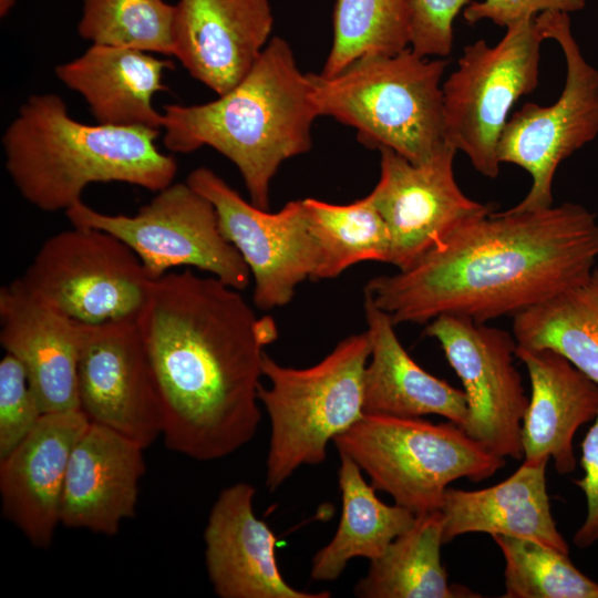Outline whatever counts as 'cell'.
I'll return each mask as SVG.
<instances>
[{
	"label": "cell",
	"instance_id": "1",
	"mask_svg": "<svg viewBox=\"0 0 598 598\" xmlns=\"http://www.w3.org/2000/svg\"><path fill=\"white\" fill-rule=\"evenodd\" d=\"M159 395L167 448L223 458L251 441L261 419L265 347L278 337L241 291L186 269L151 283L136 318Z\"/></svg>",
	"mask_w": 598,
	"mask_h": 598
},
{
	"label": "cell",
	"instance_id": "2",
	"mask_svg": "<svg viewBox=\"0 0 598 598\" xmlns=\"http://www.w3.org/2000/svg\"><path fill=\"white\" fill-rule=\"evenodd\" d=\"M597 259L598 220L579 204L492 212L411 267L369 280L364 297L395 326L442 315L486 323L581 283Z\"/></svg>",
	"mask_w": 598,
	"mask_h": 598
},
{
	"label": "cell",
	"instance_id": "3",
	"mask_svg": "<svg viewBox=\"0 0 598 598\" xmlns=\"http://www.w3.org/2000/svg\"><path fill=\"white\" fill-rule=\"evenodd\" d=\"M319 117L290 44L272 37L248 74L218 99L164 106V145L173 153L209 146L239 171L250 202L269 208L271 182L283 162L307 153Z\"/></svg>",
	"mask_w": 598,
	"mask_h": 598
},
{
	"label": "cell",
	"instance_id": "4",
	"mask_svg": "<svg viewBox=\"0 0 598 598\" xmlns=\"http://www.w3.org/2000/svg\"><path fill=\"white\" fill-rule=\"evenodd\" d=\"M158 128L90 125L70 116L56 94L31 95L6 130V169L21 196L43 212L68 210L93 183L121 182L158 192L177 172L162 153Z\"/></svg>",
	"mask_w": 598,
	"mask_h": 598
},
{
	"label": "cell",
	"instance_id": "5",
	"mask_svg": "<svg viewBox=\"0 0 598 598\" xmlns=\"http://www.w3.org/2000/svg\"><path fill=\"white\" fill-rule=\"evenodd\" d=\"M447 61L408 48L368 55L339 73H309L319 116L351 126L369 148H389L412 163L439 152L444 141L442 78Z\"/></svg>",
	"mask_w": 598,
	"mask_h": 598
},
{
	"label": "cell",
	"instance_id": "6",
	"mask_svg": "<svg viewBox=\"0 0 598 598\" xmlns=\"http://www.w3.org/2000/svg\"><path fill=\"white\" fill-rule=\"evenodd\" d=\"M371 344L367 331L341 340L320 362L285 367L266 352L258 399L270 420L266 486L270 492L302 465L326 461L330 441L363 414L364 373Z\"/></svg>",
	"mask_w": 598,
	"mask_h": 598
},
{
	"label": "cell",
	"instance_id": "7",
	"mask_svg": "<svg viewBox=\"0 0 598 598\" xmlns=\"http://www.w3.org/2000/svg\"><path fill=\"white\" fill-rule=\"evenodd\" d=\"M332 442L375 489L415 515L440 509L452 482H481L506 464L451 421L363 414Z\"/></svg>",
	"mask_w": 598,
	"mask_h": 598
},
{
	"label": "cell",
	"instance_id": "8",
	"mask_svg": "<svg viewBox=\"0 0 598 598\" xmlns=\"http://www.w3.org/2000/svg\"><path fill=\"white\" fill-rule=\"evenodd\" d=\"M543 41L536 17L518 21L495 45L464 47L442 84L444 141L485 177L499 174L497 145L509 112L538 85Z\"/></svg>",
	"mask_w": 598,
	"mask_h": 598
},
{
	"label": "cell",
	"instance_id": "9",
	"mask_svg": "<svg viewBox=\"0 0 598 598\" xmlns=\"http://www.w3.org/2000/svg\"><path fill=\"white\" fill-rule=\"evenodd\" d=\"M17 280L40 303L85 324L136 320L153 281L124 241L76 226L49 237Z\"/></svg>",
	"mask_w": 598,
	"mask_h": 598
},
{
	"label": "cell",
	"instance_id": "10",
	"mask_svg": "<svg viewBox=\"0 0 598 598\" xmlns=\"http://www.w3.org/2000/svg\"><path fill=\"white\" fill-rule=\"evenodd\" d=\"M536 23L545 40L560 47L566 79L555 103H526L508 118L501 134V164L517 165L532 177L528 193L509 208L513 212L553 206V181L559 164L598 135V70L584 58L571 33L569 14L546 11L536 17Z\"/></svg>",
	"mask_w": 598,
	"mask_h": 598
},
{
	"label": "cell",
	"instance_id": "11",
	"mask_svg": "<svg viewBox=\"0 0 598 598\" xmlns=\"http://www.w3.org/2000/svg\"><path fill=\"white\" fill-rule=\"evenodd\" d=\"M135 215H109L82 200L65 210L72 226L107 231L138 256L156 280L169 269L190 266L244 291L250 271L221 234L214 205L187 182L172 183Z\"/></svg>",
	"mask_w": 598,
	"mask_h": 598
},
{
	"label": "cell",
	"instance_id": "12",
	"mask_svg": "<svg viewBox=\"0 0 598 598\" xmlns=\"http://www.w3.org/2000/svg\"><path fill=\"white\" fill-rule=\"evenodd\" d=\"M186 182L214 205L221 234L238 250L254 279L252 300L258 309L286 306L298 285L315 280L319 254L303 199L270 213L245 200L207 167L190 172Z\"/></svg>",
	"mask_w": 598,
	"mask_h": 598
},
{
	"label": "cell",
	"instance_id": "13",
	"mask_svg": "<svg viewBox=\"0 0 598 598\" xmlns=\"http://www.w3.org/2000/svg\"><path fill=\"white\" fill-rule=\"evenodd\" d=\"M424 333L437 340L462 381L466 434L496 455L523 460L522 424L529 398L514 364V336L452 315L431 320Z\"/></svg>",
	"mask_w": 598,
	"mask_h": 598
},
{
	"label": "cell",
	"instance_id": "14",
	"mask_svg": "<svg viewBox=\"0 0 598 598\" xmlns=\"http://www.w3.org/2000/svg\"><path fill=\"white\" fill-rule=\"evenodd\" d=\"M380 178L370 193L391 236L390 265L404 270L464 225L493 212L467 197L454 175L457 151L445 143L431 158L412 163L380 148Z\"/></svg>",
	"mask_w": 598,
	"mask_h": 598
},
{
	"label": "cell",
	"instance_id": "15",
	"mask_svg": "<svg viewBox=\"0 0 598 598\" xmlns=\"http://www.w3.org/2000/svg\"><path fill=\"white\" fill-rule=\"evenodd\" d=\"M78 391L91 423L144 448L162 435L159 395L136 320L83 323Z\"/></svg>",
	"mask_w": 598,
	"mask_h": 598
},
{
	"label": "cell",
	"instance_id": "16",
	"mask_svg": "<svg viewBox=\"0 0 598 598\" xmlns=\"http://www.w3.org/2000/svg\"><path fill=\"white\" fill-rule=\"evenodd\" d=\"M272 28L269 0H178L172 55L194 79L223 95L252 69Z\"/></svg>",
	"mask_w": 598,
	"mask_h": 598
},
{
	"label": "cell",
	"instance_id": "17",
	"mask_svg": "<svg viewBox=\"0 0 598 598\" xmlns=\"http://www.w3.org/2000/svg\"><path fill=\"white\" fill-rule=\"evenodd\" d=\"M89 424L81 410L44 413L30 434L0 460L2 514L37 548H49L61 524L70 455Z\"/></svg>",
	"mask_w": 598,
	"mask_h": 598
},
{
	"label": "cell",
	"instance_id": "18",
	"mask_svg": "<svg viewBox=\"0 0 598 598\" xmlns=\"http://www.w3.org/2000/svg\"><path fill=\"white\" fill-rule=\"evenodd\" d=\"M256 488L238 482L215 501L204 530L208 579L220 598H329L293 588L276 559L277 537L252 509Z\"/></svg>",
	"mask_w": 598,
	"mask_h": 598
},
{
	"label": "cell",
	"instance_id": "19",
	"mask_svg": "<svg viewBox=\"0 0 598 598\" xmlns=\"http://www.w3.org/2000/svg\"><path fill=\"white\" fill-rule=\"evenodd\" d=\"M144 447L132 439L91 423L70 455L60 523L113 536L135 514L145 473Z\"/></svg>",
	"mask_w": 598,
	"mask_h": 598
},
{
	"label": "cell",
	"instance_id": "20",
	"mask_svg": "<svg viewBox=\"0 0 598 598\" xmlns=\"http://www.w3.org/2000/svg\"><path fill=\"white\" fill-rule=\"evenodd\" d=\"M0 343L24 367L42 413L80 410L83 323L40 303L16 279L0 290Z\"/></svg>",
	"mask_w": 598,
	"mask_h": 598
},
{
	"label": "cell",
	"instance_id": "21",
	"mask_svg": "<svg viewBox=\"0 0 598 598\" xmlns=\"http://www.w3.org/2000/svg\"><path fill=\"white\" fill-rule=\"evenodd\" d=\"M526 367L532 394L522 424L523 461L553 458L559 474L576 468V431L598 412V384L566 358L549 349L517 347Z\"/></svg>",
	"mask_w": 598,
	"mask_h": 598
},
{
	"label": "cell",
	"instance_id": "22",
	"mask_svg": "<svg viewBox=\"0 0 598 598\" xmlns=\"http://www.w3.org/2000/svg\"><path fill=\"white\" fill-rule=\"evenodd\" d=\"M549 461L523 464L503 482L477 491L447 487L440 507L443 543L470 533L525 538L569 553L553 517L546 485Z\"/></svg>",
	"mask_w": 598,
	"mask_h": 598
},
{
	"label": "cell",
	"instance_id": "23",
	"mask_svg": "<svg viewBox=\"0 0 598 598\" xmlns=\"http://www.w3.org/2000/svg\"><path fill=\"white\" fill-rule=\"evenodd\" d=\"M167 60L145 51L92 44L81 56L55 68L56 78L86 101L100 124L162 128L153 96L165 90Z\"/></svg>",
	"mask_w": 598,
	"mask_h": 598
},
{
	"label": "cell",
	"instance_id": "24",
	"mask_svg": "<svg viewBox=\"0 0 598 598\" xmlns=\"http://www.w3.org/2000/svg\"><path fill=\"white\" fill-rule=\"evenodd\" d=\"M371 353L364 373V414H435L464 427L467 403L456 389L421 368L400 342L391 317L364 297Z\"/></svg>",
	"mask_w": 598,
	"mask_h": 598
},
{
	"label": "cell",
	"instance_id": "25",
	"mask_svg": "<svg viewBox=\"0 0 598 598\" xmlns=\"http://www.w3.org/2000/svg\"><path fill=\"white\" fill-rule=\"evenodd\" d=\"M339 455L342 512L334 536L312 558L310 576L315 580H336L353 558H380L416 517L403 506L383 503L373 485L363 478L359 465L349 456Z\"/></svg>",
	"mask_w": 598,
	"mask_h": 598
},
{
	"label": "cell",
	"instance_id": "26",
	"mask_svg": "<svg viewBox=\"0 0 598 598\" xmlns=\"http://www.w3.org/2000/svg\"><path fill=\"white\" fill-rule=\"evenodd\" d=\"M443 515L440 509L416 515L410 529L399 535L367 575L354 586L360 598L481 597L468 588L450 586L441 560Z\"/></svg>",
	"mask_w": 598,
	"mask_h": 598
},
{
	"label": "cell",
	"instance_id": "27",
	"mask_svg": "<svg viewBox=\"0 0 598 598\" xmlns=\"http://www.w3.org/2000/svg\"><path fill=\"white\" fill-rule=\"evenodd\" d=\"M517 347L549 349L598 384V269L513 317Z\"/></svg>",
	"mask_w": 598,
	"mask_h": 598
},
{
	"label": "cell",
	"instance_id": "28",
	"mask_svg": "<svg viewBox=\"0 0 598 598\" xmlns=\"http://www.w3.org/2000/svg\"><path fill=\"white\" fill-rule=\"evenodd\" d=\"M319 261L315 280L368 260L390 262L391 236L371 194L347 205L303 199Z\"/></svg>",
	"mask_w": 598,
	"mask_h": 598
},
{
	"label": "cell",
	"instance_id": "29",
	"mask_svg": "<svg viewBox=\"0 0 598 598\" xmlns=\"http://www.w3.org/2000/svg\"><path fill=\"white\" fill-rule=\"evenodd\" d=\"M412 17L411 0H336L332 45L320 74L331 76L363 56L410 48Z\"/></svg>",
	"mask_w": 598,
	"mask_h": 598
},
{
	"label": "cell",
	"instance_id": "30",
	"mask_svg": "<svg viewBox=\"0 0 598 598\" xmlns=\"http://www.w3.org/2000/svg\"><path fill=\"white\" fill-rule=\"evenodd\" d=\"M174 19L164 0H83L78 31L92 44L172 55Z\"/></svg>",
	"mask_w": 598,
	"mask_h": 598
},
{
	"label": "cell",
	"instance_id": "31",
	"mask_svg": "<svg viewBox=\"0 0 598 598\" xmlns=\"http://www.w3.org/2000/svg\"><path fill=\"white\" fill-rule=\"evenodd\" d=\"M504 560L505 598H598V582L582 574L568 554L542 543L492 536Z\"/></svg>",
	"mask_w": 598,
	"mask_h": 598
},
{
	"label": "cell",
	"instance_id": "32",
	"mask_svg": "<svg viewBox=\"0 0 598 598\" xmlns=\"http://www.w3.org/2000/svg\"><path fill=\"white\" fill-rule=\"evenodd\" d=\"M42 414L24 367L6 352L0 361V460L30 434Z\"/></svg>",
	"mask_w": 598,
	"mask_h": 598
},
{
	"label": "cell",
	"instance_id": "33",
	"mask_svg": "<svg viewBox=\"0 0 598 598\" xmlns=\"http://www.w3.org/2000/svg\"><path fill=\"white\" fill-rule=\"evenodd\" d=\"M410 48L426 58H446L453 50L454 21L472 0H411Z\"/></svg>",
	"mask_w": 598,
	"mask_h": 598
},
{
	"label": "cell",
	"instance_id": "34",
	"mask_svg": "<svg viewBox=\"0 0 598 598\" xmlns=\"http://www.w3.org/2000/svg\"><path fill=\"white\" fill-rule=\"evenodd\" d=\"M585 7L586 0H481L472 1L463 10V18L470 24L488 20L506 29L518 21L535 18L546 11L569 14Z\"/></svg>",
	"mask_w": 598,
	"mask_h": 598
},
{
	"label": "cell",
	"instance_id": "35",
	"mask_svg": "<svg viewBox=\"0 0 598 598\" xmlns=\"http://www.w3.org/2000/svg\"><path fill=\"white\" fill-rule=\"evenodd\" d=\"M580 446L584 475L574 483L585 494L587 515L575 532L573 542L578 548L585 549L598 543V412Z\"/></svg>",
	"mask_w": 598,
	"mask_h": 598
},
{
	"label": "cell",
	"instance_id": "36",
	"mask_svg": "<svg viewBox=\"0 0 598 598\" xmlns=\"http://www.w3.org/2000/svg\"><path fill=\"white\" fill-rule=\"evenodd\" d=\"M14 3L16 0H0V16H7Z\"/></svg>",
	"mask_w": 598,
	"mask_h": 598
}]
</instances>
